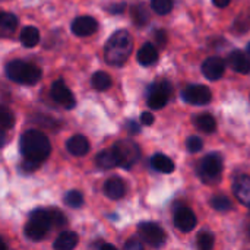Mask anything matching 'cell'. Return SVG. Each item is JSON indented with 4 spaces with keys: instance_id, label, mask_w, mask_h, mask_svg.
<instances>
[{
    "instance_id": "d6a6232c",
    "label": "cell",
    "mask_w": 250,
    "mask_h": 250,
    "mask_svg": "<svg viewBox=\"0 0 250 250\" xmlns=\"http://www.w3.org/2000/svg\"><path fill=\"white\" fill-rule=\"evenodd\" d=\"M50 215H51V223H53V227H64L67 224V220L66 217L63 215V212L57 211V209H51L50 211Z\"/></svg>"
},
{
    "instance_id": "5bb4252c",
    "label": "cell",
    "mask_w": 250,
    "mask_h": 250,
    "mask_svg": "<svg viewBox=\"0 0 250 250\" xmlns=\"http://www.w3.org/2000/svg\"><path fill=\"white\" fill-rule=\"evenodd\" d=\"M229 64L237 73L246 75L250 72V59L246 56V53H243L240 50H234L229 56Z\"/></svg>"
},
{
    "instance_id": "ba28073f",
    "label": "cell",
    "mask_w": 250,
    "mask_h": 250,
    "mask_svg": "<svg viewBox=\"0 0 250 250\" xmlns=\"http://www.w3.org/2000/svg\"><path fill=\"white\" fill-rule=\"evenodd\" d=\"M138 231L141 237L152 248H161L166 242V233L157 223H151V221L141 223L138 226Z\"/></svg>"
},
{
    "instance_id": "6da1fadb",
    "label": "cell",
    "mask_w": 250,
    "mask_h": 250,
    "mask_svg": "<svg viewBox=\"0 0 250 250\" xmlns=\"http://www.w3.org/2000/svg\"><path fill=\"white\" fill-rule=\"evenodd\" d=\"M21 152L25 161L41 164L45 161L51 152V145L48 138L40 130H26L21 138Z\"/></svg>"
},
{
    "instance_id": "8d00e7d4",
    "label": "cell",
    "mask_w": 250,
    "mask_h": 250,
    "mask_svg": "<svg viewBox=\"0 0 250 250\" xmlns=\"http://www.w3.org/2000/svg\"><path fill=\"white\" fill-rule=\"evenodd\" d=\"M125 9H126V4H125V3L110 6V12H111V13H123V10H125Z\"/></svg>"
},
{
    "instance_id": "b9f144b4",
    "label": "cell",
    "mask_w": 250,
    "mask_h": 250,
    "mask_svg": "<svg viewBox=\"0 0 250 250\" xmlns=\"http://www.w3.org/2000/svg\"><path fill=\"white\" fill-rule=\"evenodd\" d=\"M248 53H249V54H250V42H249V44H248Z\"/></svg>"
},
{
    "instance_id": "44dd1931",
    "label": "cell",
    "mask_w": 250,
    "mask_h": 250,
    "mask_svg": "<svg viewBox=\"0 0 250 250\" xmlns=\"http://www.w3.org/2000/svg\"><path fill=\"white\" fill-rule=\"evenodd\" d=\"M151 166L160 171V173H164V174H170L174 171V163L171 158H168L167 155L164 154H155L151 160Z\"/></svg>"
},
{
    "instance_id": "484cf974",
    "label": "cell",
    "mask_w": 250,
    "mask_h": 250,
    "mask_svg": "<svg viewBox=\"0 0 250 250\" xmlns=\"http://www.w3.org/2000/svg\"><path fill=\"white\" fill-rule=\"evenodd\" d=\"M215 245L214 234L209 231H201L196 237V246L199 250H212Z\"/></svg>"
},
{
    "instance_id": "9c48e42d",
    "label": "cell",
    "mask_w": 250,
    "mask_h": 250,
    "mask_svg": "<svg viewBox=\"0 0 250 250\" xmlns=\"http://www.w3.org/2000/svg\"><path fill=\"white\" fill-rule=\"evenodd\" d=\"M182 97L186 103L193 105H205L212 100L211 89L205 85H189L183 89Z\"/></svg>"
},
{
    "instance_id": "2e32d148",
    "label": "cell",
    "mask_w": 250,
    "mask_h": 250,
    "mask_svg": "<svg viewBox=\"0 0 250 250\" xmlns=\"http://www.w3.org/2000/svg\"><path fill=\"white\" fill-rule=\"evenodd\" d=\"M66 146H67V151L75 157H83L89 152V141L82 135L72 136L67 141Z\"/></svg>"
},
{
    "instance_id": "3957f363",
    "label": "cell",
    "mask_w": 250,
    "mask_h": 250,
    "mask_svg": "<svg viewBox=\"0 0 250 250\" xmlns=\"http://www.w3.org/2000/svg\"><path fill=\"white\" fill-rule=\"evenodd\" d=\"M4 70H6V76L10 81L22 85H35L42 76V72L38 66L23 60L9 62Z\"/></svg>"
},
{
    "instance_id": "e0dca14e",
    "label": "cell",
    "mask_w": 250,
    "mask_h": 250,
    "mask_svg": "<svg viewBox=\"0 0 250 250\" xmlns=\"http://www.w3.org/2000/svg\"><path fill=\"white\" fill-rule=\"evenodd\" d=\"M104 192L105 195L113 199V201H117V199H122L125 195H126V185L122 179L119 177H111L105 182L104 185Z\"/></svg>"
},
{
    "instance_id": "ab89813d",
    "label": "cell",
    "mask_w": 250,
    "mask_h": 250,
    "mask_svg": "<svg viewBox=\"0 0 250 250\" xmlns=\"http://www.w3.org/2000/svg\"><path fill=\"white\" fill-rule=\"evenodd\" d=\"M100 250H117L113 245H110V243H105V245H103L101 246V249Z\"/></svg>"
},
{
    "instance_id": "d6986e66",
    "label": "cell",
    "mask_w": 250,
    "mask_h": 250,
    "mask_svg": "<svg viewBox=\"0 0 250 250\" xmlns=\"http://www.w3.org/2000/svg\"><path fill=\"white\" fill-rule=\"evenodd\" d=\"M158 60V50L152 42H145L138 51V62L142 66H151Z\"/></svg>"
},
{
    "instance_id": "8fae6325",
    "label": "cell",
    "mask_w": 250,
    "mask_h": 250,
    "mask_svg": "<svg viewBox=\"0 0 250 250\" xmlns=\"http://www.w3.org/2000/svg\"><path fill=\"white\" fill-rule=\"evenodd\" d=\"M226 72V62L221 57H208L202 64V73L209 81H218Z\"/></svg>"
},
{
    "instance_id": "ffe728a7",
    "label": "cell",
    "mask_w": 250,
    "mask_h": 250,
    "mask_svg": "<svg viewBox=\"0 0 250 250\" xmlns=\"http://www.w3.org/2000/svg\"><path fill=\"white\" fill-rule=\"evenodd\" d=\"M95 163L100 168H114L119 166V161H117V155L114 152V149H105V151H101L97 158H95Z\"/></svg>"
},
{
    "instance_id": "f35d334b",
    "label": "cell",
    "mask_w": 250,
    "mask_h": 250,
    "mask_svg": "<svg viewBox=\"0 0 250 250\" xmlns=\"http://www.w3.org/2000/svg\"><path fill=\"white\" fill-rule=\"evenodd\" d=\"M231 0H212V3L217 6V7H227L230 4Z\"/></svg>"
},
{
    "instance_id": "7c38bea8",
    "label": "cell",
    "mask_w": 250,
    "mask_h": 250,
    "mask_svg": "<svg viewBox=\"0 0 250 250\" xmlns=\"http://www.w3.org/2000/svg\"><path fill=\"white\" fill-rule=\"evenodd\" d=\"M174 226L183 231V233H189L196 227V215L193 214L192 209L182 207L174 212Z\"/></svg>"
},
{
    "instance_id": "603a6c76",
    "label": "cell",
    "mask_w": 250,
    "mask_h": 250,
    "mask_svg": "<svg viewBox=\"0 0 250 250\" xmlns=\"http://www.w3.org/2000/svg\"><path fill=\"white\" fill-rule=\"evenodd\" d=\"M18 26V18L13 13L3 12L0 16V32L3 37H9L10 34L15 32Z\"/></svg>"
},
{
    "instance_id": "9a60e30c",
    "label": "cell",
    "mask_w": 250,
    "mask_h": 250,
    "mask_svg": "<svg viewBox=\"0 0 250 250\" xmlns=\"http://www.w3.org/2000/svg\"><path fill=\"white\" fill-rule=\"evenodd\" d=\"M234 195L239 199L240 204L250 207V177L249 176H242L234 182L233 186Z\"/></svg>"
},
{
    "instance_id": "d590c367",
    "label": "cell",
    "mask_w": 250,
    "mask_h": 250,
    "mask_svg": "<svg viewBox=\"0 0 250 250\" xmlns=\"http://www.w3.org/2000/svg\"><path fill=\"white\" fill-rule=\"evenodd\" d=\"M155 40H157V42L160 44V45H166V42H167V35H166V31H163V29H160V31H157V34H155Z\"/></svg>"
},
{
    "instance_id": "ac0fdd59",
    "label": "cell",
    "mask_w": 250,
    "mask_h": 250,
    "mask_svg": "<svg viewBox=\"0 0 250 250\" xmlns=\"http://www.w3.org/2000/svg\"><path fill=\"white\" fill-rule=\"evenodd\" d=\"M79 237L73 231H63L59 234V237L54 240L53 248L54 250H73L78 246Z\"/></svg>"
},
{
    "instance_id": "30bf717a",
    "label": "cell",
    "mask_w": 250,
    "mask_h": 250,
    "mask_svg": "<svg viewBox=\"0 0 250 250\" xmlns=\"http://www.w3.org/2000/svg\"><path fill=\"white\" fill-rule=\"evenodd\" d=\"M51 97H53V100L56 103H59L60 105H63L67 110L73 108L75 104H76L72 91L66 86V83L62 79L53 82V85H51Z\"/></svg>"
},
{
    "instance_id": "d4e9b609",
    "label": "cell",
    "mask_w": 250,
    "mask_h": 250,
    "mask_svg": "<svg viewBox=\"0 0 250 250\" xmlns=\"http://www.w3.org/2000/svg\"><path fill=\"white\" fill-rule=\"evenodd\" d=\"M92 86L97 91H105L111 86V78L105 72H95L92 76Z\"/></svg>"
},
{
    "instance_id": "277c9868",
    "label": "cell",
    "mask_w": 250,
    "mask_h": 250,
    "mask_svg": "<svg viewBox=\"0 0 250 250\" xmlns=\"http://www.w3.org/2000/svg\"><path fill=\"white\" fill-rule=\"evenodd\" d=\"M50 227H53L50 211L35 209L25 226V236L32 242H40L50 231Z\"/></svg>"
},
{
    "instance_id": "74e56055",
    "label": "cell",
    "mask_w": 250,
    "mask_h": 250,
    "mask_svg": "<svg viewBox=\"0 0 250 250\" xmlns=\"http://www.w3.org/2000/svg\"><path fill=\"white\" fill-rule=\"evenodd\" d=\"M127 129H129L133 135L139 133V130H141L139 125H138V123H135V122H129V123H127Z\"/></svg>"
},
{
    "instance_id": "5b68a950",
    "label": "cell",
    "mask_w": 250,
    "mask_h": 250,
    "mask_svg": "<svg viewBox=\"0 0 250 250\" xmlns=\"http://www.w3.org/2000/svg\"><path fill=\"white\" fill-rule=\"evenodd\" d=\"M113 149L117 155L119 167H122L125 170H129L141 158V149H139L138 144H135L133 141H129V139L119 141L117 144H114Z\"/></svg>"
},
{
    "instance_id": "60d3db41",
    "label": "cell",
    "mask_w": 250,
    "mask_h": 250,
    "mask_svg": "<svg viewBox=\"0 0 250 250\" xmlns=\"http://www.w3.org/2000/svg\"><path fill=\"white\" fill-rule=\"evenodd\" d=\"M1 250H7V246H6V243L3 242V246H1Z\"/></svg>"
},
{
    "instance_id": "4fadbf2b",
    "label": "cell",
    "mask_w": 250,
    "mask_h": 250,
    "mask_svg": "<svg viewBox=\"0 0 250 250\" xmlns=\"http://www.w3.org/2000/svg\"><path fill=\"white\" fill-rule=\"evenodd\" d=\"M70 29L78 37H88L98 29V22L92 16H79L72 22Z\"/></svg>"
},
{
    "instance_id": "7a4b0ae2",
    "label": "cell",
    "mask_w": 250,
    "mask_h": 250,
    "mask_svg": "<svg viewBox=\"0 0 250 250\" xmlns=\"http://www.w3.org/2000/svg\"><path fill=\"white\" fill-rule=\"evenodd\" d=\"M133 50V38L126 29L116 31L104 47V59L110 66H123Z\"/></svg>"
},
{
    "instance_id": "52a82bcc",
    "label": "cell",
    "mask_w": 250,
    "mask_h": 250,
    "mask_svg": "<svg viewBox=\"0 0 250 250\" xmlns=\"http://www.w3.org/2000/svg\"><path fill=\"white\" fill-rule=\"evenodd\" d=\"M171 92H173V86L168 81H160V82L154 83L151 86V92L148 95L149 108H152V110L163 108L167 104Z\"/></svg>"
},
{
    "instance_id": "e575fe53",
    "label": "cell",
    "mask_w": 250,
    "mask_h": 250,
    "mask_svg": "<svg viewBox=\"0 0 250 250\" xmlns=\"http://www.w3.org/2000/svg\"><path fill=\"white\" fill-rule=\"evenodd\" d=\"M154 120H155V117H154V114L149 113V111H145V113L141 114V122H142V125H145V126H151V125L154 123Z\"/></svg>"
},
{
    "instance_id": "8992f818",
    "label": "cell",
    "mask_w": 250,
    "mask_h": 250,
    "mask_svg": "<svg viewBox=\"0 0 250 250\" xmlns=\"http://www.w3.org/2000/svg\"><path fill=\"white\" fill-rule=\"evenodd\" d=\"M223 173V160L218 154H208L199 164V174L205 183H215Z\"/></svg>"
},
{
    "instance_id": "7402d4cb",
    "label": "cell",
    "mask_w": 250,
    "mask_h": 250,
    "mask_svg": "<svg viewBox=\"0 0 250 250\" xmlns=\"http://www.w3.org/2000/svg\"><path fill=\"white\" fill-rule=\"evenodd\" d=\"M23 47H35L40 42V31L35 26H25L21 31V37H19Z\"/></svg>"
},
{
    "instance_id": "1f68e13d",
    "label": "cell",
    "mask_w": 250,
    "mask_h": 250,
    "mask_svg": "<svg viewBox=\"0 0 250 250\" xmlns=\"http://www.w3.org/2000/svg\"><path fill=\"white\" fill-rule=\"evenodd\" d=\"M186 148L189 152L192 154H196L202 149V139L199 136H190L188 141H186Z\"/></svg>"
},
{
    "instance_id": "4316f807",
    "label": "cell",
    "mask_w": 250,
    "mask_h": 250,
    "mask_svg": "<svg viewBox=\"0 0 250 250\" xmlns=\"http://www.w3.org/2000/svg\"><path fill=\"white\" fill-rule=\"evenodd\" d=\"M132 15H133V19H135L136 25H146L148 21H149V10L145 7L144 3L133 6Z\"/></svg>"
},
{
    "instance_id": "f1b7e54d",
    "label": "cell",
    "mask_w": 250,
    "mask_h": 250,
    "mask_svg": "<svg viewBox=\"0 0 250 250\" xmlns=\"http://www.w3.org/2000/svg\"><path fill=\"white\" fill-rule=\"evenodd\" d=\"M64 204L70 208H81L83 204V195L79 190H69L64 195Z\"/></svg>"
},
{
    "instance_id": "7bdbcfd3",
    "label": "cell",
    "mask_w": 250,
    "mask_h": 250,
    "mask_svg": "<svg viewBox=\"0 0 250 250\" xmlns=\"http://www.w3.org/2000/svg\"><path fill=\"white\" fill-rule=\"evenodd\" d=\"M249 233H250V229H249Z\"/></svg>"
},
{
    "instance_id": "836d02e7",
    "label": "cell",
    "mask_w": 250,
    "mask_h": 250,
    "mask_svg": "<svg viewBox=\"0 0 250 250\" xmlns=\"http://www.w3.org/2000/svg\"><path fill=\"white\" fill-rule=\"evenodd\" d=\"M125 250H144V246H142L141 240H138V239H130V240L125 245Z\"/></svg>"
},
{
    "instance_id": "83f0119b",
    "label": "cell",
    "mask_w": 250,
    "mask_h": 250,
    "mask_svg": "<svg viewBox=\"0 0 250 250\" xmlns=\"http://www.w3.org/2000/svg\"><path fill=\"white\" fill-rule=\"evenodd\" d=\"M211 207L220 212H227V211H231L233 209V202L227 198V196H223V195H218V196H214L211 199Z\"/></svg>"
},
{
    "instance_id": "cb8c5ba5",
    "label": "cell",
    "mask_w": 250,
    "mask_h": 250,
    "mask_svg": "<svg viewBox=\"0 0 250 250\" xmlns=\"http://www.w3.org/2000/svg\"><path fill=\"white\" fill-rule=\"evenodd\" d=\"M195 125L199 130L205 133H212L217 129V122L211 114H201L195 119Z\"/></svg>"
},
{
    "instance_id": "f546056e",
    "label": "cell",
    "mask_w": 250,
    "mask_h": 250,
    "mask_svg": "<svg viewBox=\"0 0 250 250\" xmlns=\"http://www.w3.org/2000/svg\"><path fill=\"white\" fill-rule=\"evenodd\" d=\"M151 7L158 15H167L173 9V0H151Z\"/></svg>"
},
{
    "instance_id": "4dcf8cb0",
    "label": "cell",
    "mask_w": 250,
    "mask_h": 250,
    "mask_svg": "<svg viewBox=\"0 0 250 250\" xmlns=\"http://www.w3.org/2000/svg\"><path fill=\"white\" fill-rule=\"evenodd\" d=\"M0 125H1L3 132L13 126V114L6 107H1V110H0Z\"/></svg>"
}]
</instances>
